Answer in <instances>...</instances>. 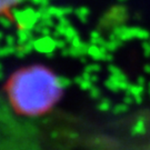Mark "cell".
Returning <instances> with one entry per match:
<instances>
[{
    "label": "cell",
    "mask_w": 150,
    "mask_h": 150,
    "mask_svg": "<svg viewBox=\"0 0 150 150\" xmlns=\"http://www.w3.org/2000/svg\"><path fill=\"white\" fill-rule=\"evenodd\" d=\"M142 49H144V54L145 56L149 57L150 56V40H146L142 43Z\"/></svg>",
    "instance_id": "15"
},
{
    "label": "cell",
    "mask_w": 150,
    "mask_h": 150,
    "mask_svg": "<svg viewBox=\"0 0 150 150\" xmlns=\"http://www.w3.org/2000/svg\"><path fill=\"white\" fill-rule=\"evenodd\" d=\"M110 108V101L109 100H102L100 103H99V109L100 110H102V111H106V110H108Z\"/></svg>",
    "instance_id": "16"
},
{
    "label": "cell",
    "mask_w": 150,
    "mask_h": 150,
    "mask_svg": "<svg viewBox=\"0 0 150 150\" xmlns=\"http://www.w3.org/2000/svg\"><path fill=\"white\" fill-rule=\"evenodd\" d=\"M21 0H1L0 8H1V18L2 21L15 22L13 19V8L16 7Z\"/></svg>",
    "instance_id": "6"
},
{
    "label": "cell",
    "mask_w": 150,
    "mask_h": 150,
    "mask_svg": "<svg viewBox=\"0 0 150 150\" xmlns=\"http://www.w3.org/2000/svg\"><path fill=\"white\" fill-rule=\"evenodd\" d=\"M76 85L79 87L80 89H82V90H87L89 91L93 87V83L91 82V80L89 79V77L87 76V74H82L81 76H78L77 78H76Z\"/></svg>",
    "instance_id": "9"
},
{
    "label": "cell",
    "mask_w": 150,
    "mask_h": 150,
    "mask_svg": "<svg viewBox=\"0 0 150 150\" xmlns=\"http://www.w3.org/2000/svg\"><path fill=\"white\" fill-rule=\"evenodd\" d=\"M13 19L15 22H17L19 30H31L32 28H36L41 19V11L39 9L35 10L31 7L13 10Z\"/></svg>",
    "instance_id": "2"
},
{
    "label": "cell",
    "mask_w": 150,
    "mask_h": 150,
    "mask_svg": "<svg viewBox=\"0 0 150 150\" xmlns=\"http://www.w3.org/2000/svg\"><path fill=\"white\" fill-rule=\"evenodd\" d=\"M89 95H90L92 98H99V96L101 95V91H100V89H99L98 87L93 86L90 90H89Z\"/></svg>",
    "instance_id": "14"
},
{
    "label": "cell",
    "mask_w": 150,
    "mask_h": 150,
    "mask_svg": "<svg viewBox=\"0 0 150 150\" xmlns=\"http://www.w3.org/2000/svg\"><path fill=\"white\" fill-rule=\"evenodd\" d=\"M149 95H150V83H149Z\"/></svg>",
    "instance_id": "18"
},
{
    "label": "cell",
    "mask_w": 150,
    "mask_h": 150,
    "mask_svg": "<svg viewBox=\"0 0 150 150\" xmlns=\"http://www.w3.org/2000/svg\"><path fill=\"white\" fill-rule=\"evenodd\" d=\"M75 15L81 22L85 23L89 19V17H90V10L87 7H80V8H78V9L75 10Z\"/></svg>",
    "instance_id": "11"
},
{
    "label": "cell",
    "mask_w": 150,
    "mask_h": 150,
    "mask_svg": "<svg viewBox=\"0 0 150 150\" xmlns=\"http://www.w3.org/2000/svg\"><path fill=\"white\" fill-rule=\"evenodd\" d=\"M112 36L118 38L121 41H129V40H132V39H139V40L146 41L149 38V32L139 27L120 26V27H117L115 29Z\"/></svg>",
    "instance_id": "3"
},
{
    "label": "cell",
    "mask_w": 150,
    "mask_h": 150,
    "mask_svg": "<svg viewBox=\"0 0 150 150\" xmlns=\"http://www.w3.org/2000/svg\"><path fill=\"white\" fill-rule=\"evenodd\" d=\"M145 70H146V71H147V72H148V74H149V75H150V64H147V66H146Z\"/></svg>",
    "instance_id": "17"
},
{
    "label": "cell",
    "mask_w": 150,
    "mask_h": 150,
    "mask_svg": "<svg viewBox=\"0 0 150 150\" xmlns=\"http://www.w3.org/2000/svg\"><path fill=\"white\" fill-rule=\"evenodd\" d=\"M88 54L93 60H109L111 58L110 52L107 49L100 46H96V45H91L89 47Z\"/></svg>",
    "instance_id": "7"
},
{
    "label": "cell",
    "mask_w": 150,
    "mask_h": 150,
    "mask_svg": "<svg viewBox=\"0 0 150 150\" xmlns=\"http://www.w3.org/2000/svg\"><path fill=\"white\" fill-rule=\"evenodd\" d=\"M119 1H122V2H123V1H126V0H119Z\"/></svg>",
    "instance_id": "19"
},
{
    "label": "cell",
    "mask_w": 150,
    "mask_h": 150,
    "mask_svg": "<svg viewBox=\"0 0 150 150\" xmlns=\"http://www.w3.org/2000/svg\"><path fill=\"white\" fill-rule=\"evenodd\" d=\"M64 88L59 77L42 64L16 70L5 85L11 108L23 117H40L50 112L59 102Z\"/></svg>",
    "instance_id": "1"
},
{
    "label": "cell",
    "mask_w": 150,
    "mask_h": 150,
    "mask_svg": "<svg viewBox=\"0 0 150 150\" xmlns=\"http://www.w3.org/2000/svg\"><path fill=\"white\" fill-rule=\"evenodd\" d=\"M144 85H140L139 82L134 83V85H130L127 89V95H128L132 101L140 102L142 97H144Z\"/></svg>",
    "instance_id": "8"
},
{
    "label": "cell",
    "mask_w": 150,
    "mask_h": 150,
    "mask_svg": "<svg viewBox=\"0 0 150 150\" xmlns=\"http://www.w3.org/2000/svg\"><path fill=\"white\" fill-rule=\"evenodd\" d=\"M100 70V67L98 66L97 64H88L86 67V69L85 71L88 72V74H93V75H96L97 72Z\"/></svg>",
    "instance_id": "13"
},
{
    "label": "cell",
    "mask_w": 150,
    "mask_h": 150,
    "mask_svg": "<svg viewBox=\"0 0 150 150\" xmlns=\"http://www.w3.org/2000/svg\"><path fill=\"white\" fill-rule=\"evenodd\" d=\"M109 72H110V77L108 78L105 85L109 90L111 91H121V90H127L128 87L130 86L127 77L125 76L121 70L111 66L109 68Z\"/></svg>",
    "instance_id": "4"
},
{
    "label": "cell",
    "mask_w": 150,
    "mask_h": 150,
    "mask_svg": "<svg viewBox=\"0 0 150 150\" xmlns=\"http://www.w3.org/2000/svg\"><path fill=\"white\" fill-rule=\"evenodd\" d=\"M32 6H36L39 8V10H42V9H46L48 8L49 5V0H30Z\"/></svg>",
    "instance_id": "12"
},
{
    "label": "cell",
    "mask_w": 150,
    "mask_h": 150,
    "mask_svg": "<svg viewBox=\"0 0 150 150\" xmlns=\"http://www.w3.org/2000/svg\"><path fill=\"white\" fill-rule=\"evenodd\" d=\"M33 49L40 54H52L54 50L58 48V40H54L49 36H42L38 38L37 40H33Z\"/></svg>",
    "instance_id": "5"
},
{
    "label": "cell",
    "mask_w": 150,
    "mask_h": 150,
    "mask_svg": "<svg viewBox=\"0 0 150 150\" xmlns=\"http://www.w3.org/2000/svg\"><path fill=\"white\" fill-rule=\"evenodd\" d=\"M17 41L20 45L32 42V37L30 30H19L18 35H17Z\"/></svg>",
    "instance_id": "10"
}]
</instances>
